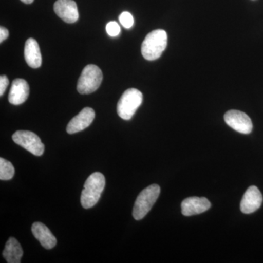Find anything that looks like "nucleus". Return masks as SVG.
Instances as JSON below:
<instances>
[{
    "mask_svg": "<svg viewBox=\"0 0 263 263\" xmlns=\"http://www.w3.org/2000/svg\"><path fill=\"white\" fill-rule=\"evenodd\" d=\"M224 122L234 130L242 133L249 134L253 129V124L249 116L243 112L237 110H230L224 114Z\"/></svg>",
    "mask_w": 263,
    "mask_h": 263,
    "instance_id": "0eeeda50",
    "label": "nucleus"
},
{
    "mask_svg": "<svg viewBox=\"0 0 263 263\" xmlns=\"http://www.w3.org/2000/svg\"><path fill=\"white\" fill-rule=\"evenodd\" d=\"M95 112L92 108H85L71 119L70 122L67 124V132L69 134H75L84 130L91 125V123L94 121Z\"/></svg>",
    "mask_w": 263,
    "mask_h": 263,
    "instance_id": "9d476101",
    "label": "nucleus"
},
{
    "mask_svg": "<svg viewBox=\"0 0 263 263\" xmlns=\"http://www.w3.org/2000/svg\"><path fill=\"white\" fill-rule=\"evenodd\" d=\"M32 232L45 249H51L57 245L56 237L52 234L51 230L43 223L34 222L32 226Z\"/></svg>",
    "mask_w": 263,
    "mask_h": 263,
    "instance_id": "ddd939ff",
    "label": "nucleus"
},
{
    "mask_svg": "<svg viewBox=\"0 0 263 263\" xmlns=\"http://www.w3.org/2000/svg\"><path fill=\"white\" fill-rule=\"evenodd\" d=\"M21 1L23 2L25 4H31L34 2V0H21Z\"/></svg>",
    "mask_w": 263,
    "mask_h": 263,
    "instance_id": "412c9836",
    "label": "nucleus"
},
{
    "mask_svg": "<svg viewBox=\"0 0 263 263\" xmlns=\"http://www.w3.org/2000/svg\"><path fill=\"white\" fill-rule=\"evenodd\" d=\"M167 45V34L163 29H156L147 34L142 43L141 53L146 60L160 58Z\"/></svg>",
    "mask_w": 263,
    "mask_h": 263,
    "instance_id": "f03ea898",
    "label": "nucleus"
},
{
    "mask_svg": "<svg viewBox=\"0 0 263 263\" xmlns=\"http://www.w3.org/2000/svg\"><path fill=\"white\" fill-rule=\"evenodd\" d=\"M15 175V169L9 161L0 158V179L2 181H8L13 179Z\"/></svg>",
    "mask_w": 263,
    "mask_h": 263,
    "instance_id": "dca6fc26",
    "label": "nucleus"
},
{
    "mask_svg": "<svg viewBox=\"0 0 263 263\" xmlns=\"http://www.w3.org/2000/svg\"><path fill=\"white\" fill-rule=\"evenodd\" d=\"M3 254L7 262L20 263L23 256V250L18 240L11 237L7 241Z\"/></svg>",
    "mask_w": 263,
    "mask_h": 263,
    "instance_id": "2eb2a0df",
    "label": "nucleus"
},
{
    "mask_svg": "<svg viewBox=\"0 0 263 263\" xmlns=\"http://www.w3.org/2000/svg\"><path fill=\"white\" fill-rule=\"evenodd\" d=\"M105 186V178L100 172H95L89 176L84 183L81 193V203L84 209H90L98 203Z\"/></svg>",
    "mask_w": 263,
    "mask_h": 263,
    "instance_id": "f257e3e1",
    "label": "nucleus"
},
{
    "mask_svg": "<svg viewBox=\"0 0 263 263\" xmlns=\"http://www.w3.org/2000/svg\"><path fill=\"white\" fill-rule=\"evenodd\" d=\"M106 32L110 37H117L121 32L120 26L116 22H110L106 25Z\"/></svg>",
    "mask_w": 263,
    "mask_h": 263,
    "instance_id": "a211bd4d",
    "label": "nucleus"
},
{
    "mask_svg": "<svg viewBox=\"0 0 263 263\" xmlns=\"http://www.w3.org/2000/svg\"><path fill=\"white\" fill-rule=\"evenodd\" d=\"M119 22L124 28L130 29L134 24V18L129 12H123L122 14L119 15Z\"/></svg>",
    "mask_w": 263,
    "mask_h": 263,
    "instance_id": "f3484780",
    "label": "nucleus"
},
{
    "mask_svg": "<svg viewBox=\"0 0 263 263\" xmlns=\"http://www.w3.org/2000/svg\"><path fill=\"white\" fill-rule=\"evenodd\" d=\"M9 85V80L6 76H1L0 77V96L4 95L5 90Z\"/></svg>",
    "mask_w": 263,
    "mask_h": 263,
    "instance_id": "6ab92c4d",
    "label": "nucleus"
},
{
    "mask_svg": "<svg viewBox=\"0 0 263 263\" xmlns=\"http://www.w3.org/2000/svg\"><path fill=\"white\" fill-rule=\"evenodd\" d=\"M24 57L27 63L32 68H38L42 65V56L39 45L33 38H29L26 41Z\"/></svg>",
    "mask_w": 263,
    "mask_h": 263,
    "instance_id": "4468645a",
    "label": "nucleus"
},
{
    "mask_svg": "<svg viewBox=\"0 0 263 263\" xmlns=\"http://www.w3.org/2000/svg\"><path fill=\"white\" fill-rule=\"evenodd\" d=\"M9 36V31L5 27H0V43H3Z\"/></svg>",
    "mask_w": 263,
    "mask_h": 263,
    "instance_id": "aec40b11",
    "label": "nucleus"
},
{
    "mask_svg": "<svg viewBox=\"0 0 263 263\" xmlns=\"http://www.w3.org/2000/svg\"><path fill=\"white\" fill-rule=\"evenodd\" d=\"M103 76L100 67L95 65L86 66L78 81L77 90L81 95H89L100 87Z\"/></svg>",
    "mask_w": 263,
    "mask_h": 263,
    "instance_id": "39448f33",
    "label": "nucleus"
},
{
    "mask_svg": "<svg viewBox=\"0 0 263 263\" xmlns=\"http://www.w3.org/2000/svg\"><path fill=\"white\" fill-rule=\"evenodd\" d=\"M262 200V195L259 189L255 186H251L247 189L240 202V211L243 214H252L260 208Z\"/></svg>",
    "mask_w": 263,
    "mask_h": 263,
    "instance_id": "1a4fd4ad",
    "label": "nucleus"
},
{
    "mask_svg": "<svg viewBox=\"0 0 263 263\" xmlns=\"http://www.w3.org/2000/svg\"><path fill=\"white\" fill-rule=\"evenodd\" d=\"M53 9L56 14L66 23H75L79 18L77 5L73 0H57Z\"/></svg>",
    "mask_w": 263,
    "mask_h": 263,
    "instance_id": "6e6552de",
    "label": "nucleus"
},
{
    "mask_svg": "<svg viewBox=\"0 0 263 263\" xmlns=\"http://www.w3.org/2000/svg\"><path fill=\"white\" fill-rule=\"evenodd\" d=\"M29 86L24 79H17L12 83L8 100L13 105H18L24 103L28 98Z\"/></svg>",
    "mask_w": 263,
    "mask_h": 263,
    "instance_id": "f8f14e48",
    "label": "nucleus"
},
{
    "mask_svg": "<svg viewBox=\"0 0 263 263\" xmlns=\"http://www.w3.org/2000/svg\"><path fill=\"white\" fill-rule=\"evenodd\" d=\"M211 202L205 197H191L181 202V213L183 216H190L207 212Z\"/></svg>",
    "mask_w": 263,
    "mask_h": 263,
    "instance_id": "9b49d317",
    "label": "nucleus"
},
{
    "mask_svg": "<svg viewBox=\"0 0 263 263\" xmlns=\"http://www.w3.org/2000/svg\"><path fill=\"white\" fill-rule=\"evenodd\" d=\"M160 186L152 184L144 189L137 197L133 208V216L136 220L143 219L160 196Z\"/></svg>",
    "mask_w": 263,
    "mask_h": 263,
    "instance_id": "7ed1b4c3",
    "label": "nucleus"
},
{
    "mask_svg": "<svg viewBox=\"0 0 263 263\" xmlns=\"http://www.w3.org/2000/svg\"><path fill=\"white\" fill-rule=\"evenodd\" d=\"M143 94L136 89L124 91L117 104V113L124 120H129L143 103Z\"/></svg>",
    "mask_w": 263,
    "mask_h": 263,
    "instance_id": "20e7f679",
    "label": "nucleus"
},
{
    "mask_svg": "<svg viewBox=\"0 0 263 263\" xmlns=\"http://www.w3.org/2000/svg\"><path fill=\"white\" fill-rule=\"evenodd\" d=\"M13 141L26 150L35 156H41L44 153L45 146L39 138L32 132L18 130L13 135Z\"/></svg>",
    "mask_w": 263,
    "mask_h": 263,
    "instance_id": "423d86ee",
    "label": "nucleus"
}]
</instances>
